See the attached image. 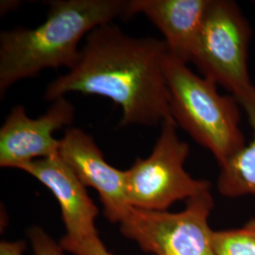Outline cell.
I'll list each match as a JSON object with an SVG mask.
<instances>
[{
    "instance_id": "obj_1",
    "label": "cell",
    "mask_w": 255,
    "mask_h": 255,
    "mask_svg": "<svg viewBox=\"0 0 255 255\" xmlns=\"http://www.w3.org/2000/svg\"><path fill=\"white\" fill-rule=\"evenodd\" d=\"M167 53L164 40L130 36L113 22L101 25L85 38L74 67L48 84L45 98L101 96L122 108L120 127L161 125L172 118L164 73Z\"/></svg>"
},
{
    "instance_id": "obj_2",
    "label": "cell",
    "mask_w": 255,
    "mask_h": 255,
    "mask_svg": "<svg viewBox=\"0 0 255 255\" xmlns=\"http://www.w3.org/2000/svg\"><path fill=\"white\" fill-rule=\"evenodd\" d=\"M45 21L33 28L0 33V97L14 83L35 78L47 68L77 64L80 42L96 27L128 19L127 0L49 1Z\"/></svg>"
},
{
    "instance_id": "obj_3",
    "label": "cell",
    "mask_w": 255,
    "mask_h": 255,
    "mask_svg": "<svg viewBox=\"0 0 255 255\" xmlns=\"http://www.w3.org/2000/svg\"><path fill=\"white\" fill-rule=\"evenodd\" d=\"M164 73L177 126L210 150L219 166L246 146L239 103L234 96L221 95L218 84L194 73L169 52L164 58Z\"/></svg>"
},
{
    "instance_id": "obj_4",
    "label": "cell",
    "mask_w": 255,
    "mask_h": 255,
    "mask_svg": "<svg viewBox=\"0 0 255 255\" xmlns=\"http://www.w3.org/2000/svg\"><path fill=\"white\" fill-rule=\"evenodd\" d=\"M253 31L236 2L210 0L190 62L237 101L255 88L248 69Z\"/></svg>"
},
{
    "instance_id": "obj_5",
    "label": "cell",
    "mask_w": 255,
    "mask_h": 255,
    "mask_svg": "<svg viewBox=\"0 0 255 255\" xmlns=\"http://www.w3.org/2000/svg\"><path fill=\"white\" fill-rule=\"evenodd\" d=\"M177 127L172 118L164 120L152 152L146 159L137 158L126 170L128 201L131 207L167 211L177 201L211 190V182L195 179L185 170L190 146L179 137Z\"/></svg>"
},
{
    "instance_id": "obj_6",
    "label": "cell",
    "mask_w": 255,
    "mask_h": 255,
    "mask_svg": "<svg viewBox=\"0 0 255 255\" xmlns=\"http://www.w3.org/2000/svg\"><path fill=\"white\" fill-rule=\"evenodd\" d=\"M214 208L211 191L185 202L178 213L130 207L120 222V232L152 255H217L209 218Z\"/></svg>"
},
{
    "instance_id": "obj_7",
    "label": "cell",
    "mask_w": 255,
    "mask_h": 255,
    "mask_svg": "<svg viewBox=\"0 0 255 255\" xmlns=\"http://www.w3.org/2000/svg\"><path fill=\"white\" fill-rule=\"evenodd\" d=\"M75 119L73 103L59 98L43 116L31 119L23 105L14 106L0 128V166L18 168L29 162L60 155L61 139L53 132ZM69 128V127H68Z\"/></svg>"
},
{
    "instance_id": "obj_8",
    "label": "cell",
    "mask_w": 255,
    "mask_h": 255,
    "mask_svg": "<svg viewBox=\"0 0 255 255\" xmlns=\"http://www.w3.org/2000/svg\"><path fill=\"white\" fill-rule=\"evenodd\" d=\"M60 156L85 187L99 193L105 218L120 224L131 207L128 201L126 170L108 164L94 137L79 128L65 129Z\"/></svg>"
},
{
    "instance_id": "obj_9",
    "label": "cell",
    "mask_w": 255,
    "mask_h": 255,
    "mask_svg": "<svg viewBox=\"0 0 255 255\" xmlns=\"http://www.w3.org/2000/svg\"><path fill=\"white\" fill-rule=\"evenodd\" d=\"M17 169L44 184L59 202L66 231L62 240L80 244L100 238L96 227L99 208L60 155L22 164Z\"/></svg>"
},
{
    "instance_id": "obj_10",
    "label": "cell",
    "mask_w": 255,
    "mask_h": 255,
    "mask_svg": "<svg viewBox=\"0 0 255 255\" xmlns=\"http://www.w3.org/2000/svg\"><path fill=\"white\" fill-rule=\"evenodd\" d=\"M210 0H128V19L143 13L164 35L168 52L188 64Z\"/></svg>"
},
{
    "instance_id": "obj_11",
    "label": "cell",
    "mask_w": 255,
    "mask_h": 255,
    "mask_svg": "<svg viewBox=\"0 0 255 255\" xmlns=\"http://www.w3.org/2000/svg\"><path fill=\"white\" fill-rule=\"evenodd\" d=\"M245 111L253 139L226 163L220 165L218 178L219 194L225 198L236 199L251 196L255 198V88L238 101Z\"/></svg>"
},
{
    "instance_id": "obj_12",
    "label": "cell",
    "mask_w": 255,
    "mask_h": 255,
    "mask_svg": "<svg viewBox=\"0 0 255 255\" xmlns=\"http://www.w3.org/2000/svg\"><path fill=\"white\" fill-rule=\"evenodd\" d=\"M213 245L217 255H255V218L239 228L215 231Z\"/></svg>"
},
{
    "instance_id": "obj_13",
    "label": "cell",
    "mask_w": 255,
    "mask_h": 255,
    "mask_svg": "<svg viewBox=\"0 0 255 255\" xmlns=\"http://www.w3.org/2000/svg\"><path fill=\"white\" fill-rule=\"evenodd\" d=\"M27 237L34 255H64V250L40 226L28 230Z\"/></svg>"
},
{
    "instance_id": "obj_14",
    "label": "cell",
    "mask_w": 255,
    "mask_h": 255,
    "mask_svg": "<svg viewBox=\"0 0 255 255\" xmlns=\"http://www.w3.org/2000/svg\"><path fill=\"white\" fill-rule=\"evenodd\" d=\"M70 253L74 255H114L107 251L101 240L91 244L75 247Z\"/></svg>"
},
{
    "instance_id": "obj_15",
    "label": "cell",
    "mask_w": 255,
    "mask_h": 255,
    "mask_svg": "<svg viewBox=\"0 0 255 255\" xmlns=\"http://www.w3.org/2000/svg\"><path fill=\"white\" fill-rule=\"evenodd\" d=\"M26 243L23 240L2 241L0 243V255H23Z\"/></svg>"
}]
</instances>
